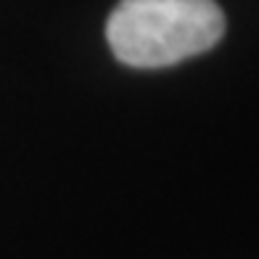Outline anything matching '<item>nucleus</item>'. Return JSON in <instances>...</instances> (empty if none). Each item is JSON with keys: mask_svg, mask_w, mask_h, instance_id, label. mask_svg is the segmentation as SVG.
Returning a JSON list of instances; mask_svg holds the SVG:
<instances>
[{"mask_svg": "<svg viewBox=\"0 0 259 259\" xmlns=\"http://www.w3.org/2000/svg\"><path fill=\"white\" fill-rule=\"evenodd\" d=\"M225 34V14L214 0H119L106 21L116 61L161 69L214 48Z\"/></svg>", "mask_w": 259, "mask_h": 259, "instance_id": "nucleus-1", "label": "nucleus"}]
</instances>
